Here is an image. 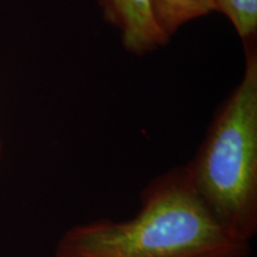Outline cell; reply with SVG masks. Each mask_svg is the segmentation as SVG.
<instances>
[{"label":"cell","instance_id":"obj_6","mask_svg":"<svg viewBox=\"0 0 257 257\" xmlns=\"http://www.w3.org/2000/svg\"><path fill=\"white\" fill-rule=\"evenodd\" d=\"M0 149H2V142H0Z\"/></svg>","mask_w":257,"mask_h":257},{"label":"cell","instance_id":"obj_3","mask_svg":"<svg viewBox=\"0 0 257 257\" xmlns=\"http://www.w3.org/2000/svg\"><path fill=\"white\" fill-rule=\"evenodd\" d=\"M102 17L120 32L124 49L136 56L165 47L170 37L157 21L153 0H98Z\"/></svg>","mask_w":257,"mask_h":257},{"label":"cell","instance_id":"obj_2","mask_svg":"<svg viewBox=\"0 0 257 257\" xmlns=\"http://www.w3.org/2000/svg\"><path fill=\"white\" fill-rule=\"evenodd\" d=\"M240 81L218 108L197 155L191 184L213 217L248 242L257 231V47L244 43Z\"/></svg>","mask_w":257,"mask_h":257},{"label":"cell","instance_id":"obj_1","mask_svg":"<svg viewBox=\"0 0 257 257\" xmlns=\"http://www.w3.org/2000/svg\"><path fill=\"white\" fill-rule=\"evenodd\" d=\"M250 252V242L225 229L199 198L185 166L148 184L135 217L74 225L55 248V257H248Z\"/></svg>","mask_w":257,"mask_h":257},{"label":"cell","instance_id":"obj_4","mask_svg":"<svg viewBox=\"0 0 257 257\" xmlns=\"http://www.w3.org/2000/svg\"><path fill=\"white\" fill-rule=\"evenodd\" d=\"M157 21L172 38L182 25L214 12V0H153Z\"/></svg>","mask_w":257,"mask_h":257},{"label":"cell","instance_id":"obj_5","mask_svg":"<svg viewBox=\"0 0 257 257\" xmlns=\"http://www.w3.org/2000/svg\"><path fill=\"white\" fill-rule=\"evenodd\" d=\"M214 12L225 16L243 44L257 38V0H214Z\"/></svg>","mask_w":257,"mask_h":257}]
</instances>
